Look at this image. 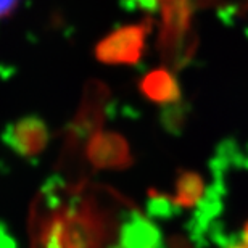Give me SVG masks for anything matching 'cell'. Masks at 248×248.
<instances>
[{"label":"cell","instance_id":"3957f363","mask_svg":"<svg viewBox=\"0 0 248 248\" xmlns=\"http://www.w3.org/2000/svg\"><path fill=\"white\" fill-rule=\"evenodd\" d=\"M87 156L97 168H121L127 163L126 147L113 137L95 139L89 145Z\"/></svg>","mask_w":248,"mask_h":248},{"label":"cell","instance_id":"8992f818","mask_svg":"<svg viewBox=\"0 0 248 248\" xmlns=\"http://www.w3.org/2000/svg\"><path fill=\"white\" fill-rule=\"evenodd\" d=\"M242 235H244V245L248 247V221L245 222L244 226V232H242Z\"/></svg>","mask_w":248,"mask_h":248},{"label":"cell","instance_id":"52a82bcc","mask_svg":"<svg viewBox=\"0 0 248 248\" xmlns=\"http://www.w3.org/2000/svg\"><path fill=\"white\" fill-rule=\"evenodd\" d=\"M232 248H248V247H245V245H235V247H232Z\"/></svg>","mask_w":248,"mask_h":248},{"label":"cell","instance_id":"5b68a950","mask_svg":"<svg viewBox=\"0 0 248 248\" xmlns=\"http://www.w3.org/2000/svg\"><path fill=\"white\" fill-rule=\"evenodd\" d=\"M19 0H0V19L8 18L18 8Z\"/></svg>","mask_w":248,"mask_h":248},{"label":"cell","instance_id":"7a4b0ae2","mask_svg":"<svg viewBox=\"0 0 248 248\" xmlns=\"http://www.w3.org/2000/svg\"><path fill=\"white\" fill-rule=\"evenodd\" d=\"M3 139L16 155L23 158H34L47 147L48 132L41 120L26 118L15 123Z\"/></svg>","mask_w":248,"mask_h":248},{"label":"cell","instance_id":"277c9868","mask_svg":"<svg viewBox=\"0 0 248 248\" xmlns=\"http://www.w3.org/2000/svg\"><path fill=\"white\" fill-rule=\"evenodd\" d=\"M177 192L174 203L184 208H192L197 205L203 193V184L197 174H184L177 182Z\"/></svg>","mask_w":248,"mask_h":248},{"label":"cell","instance_id":"6da1fadb","mask_svg":"<svg viewBox=\"0 0 248 248\" xmlns=\"http://www.w3.org/2000/svg\"><path fill=\"white\" fill-rule=\"evenodd\" d=\"M115 200L82 182L55 181L41 188L29 211L31 248H121Z\"/></svg>","mask_w":248,"mask_h":248}]
</instances>
